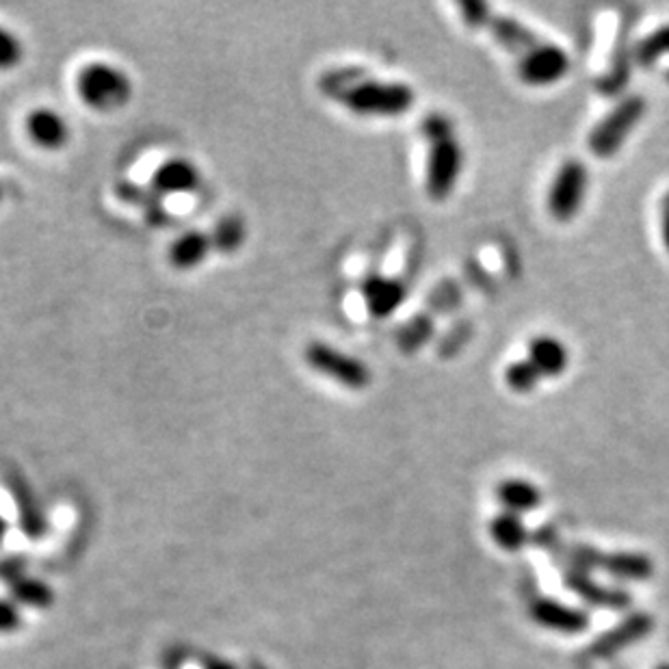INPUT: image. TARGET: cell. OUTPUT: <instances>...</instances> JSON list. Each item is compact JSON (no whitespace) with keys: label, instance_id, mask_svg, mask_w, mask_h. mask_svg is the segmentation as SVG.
<instances>
[{"label":"cell","instance_id":"cell-1","mask_svg":"<svg viewBox=\"0 0 669 669\" xmlns=\"http://www.w3.org/2000/svg\"><path fill=\"white\" fill-rule=\"evenodd\" d=\"M319 91L360 118H399L417 102L408 83L379 80L354 65L325 69L319 76Z\"/></svg>","mask_w":669,"mask_h":669},{"label":"cell","instance_id":"cell-2","mask_svg":"<svg viewBox=\"0 0 669 669\" xmlns=\"http://www.w3.org/2000/svg\"><path fill=\"white\" fill-rule=\"evenodd\" d=\"M423 137L429 143L427 152L425 191L433 202L451 197L462 176L464 150L453 134V123L442 114H431L421 123Z\"/></svg>","mask_w":669,"mask_h":669},{"label":"cell","instance_id":"cell-3","mask_svg":"<svg viewBox=\"0 0 669 669\" xmlns=\"http://www.w3.org/2000/svg\"><path fill=\"white\" fill-rule=\"evenodd\" d=\"M76 94L94 111L114 114L132 98V80L122 67L111 63L91 62L76 74Z\"/></svg>","mask_w":669,"mask_h":669},{"label":"cell","instance_id":"cell-4","mask_svg":"<svg viewBox=\"0 0 669 669\" xmlns=\"http://www.w3.org/2000/svg\"><path fill=\"white\" fill-rule=\"evenodd\" d=\"M557 561H565V565L583 568L587 572L592 570H603L608 576L617 581H648L655 574V563L648 554L644 552H603L598 548L583 547H563L557 554Z\"/></svg>","mask_w":669,"mask_h":669},{"label":"cell","instance_id":"cell-5","mask_svg":"<svg viewBox=\"0 0 669 669\" xmlns=\"http://www.w3.org/2000/svg\"><path fill=\"white\" fill-rule=\"evenodd\" d=\"M646 98L644 96H628L617 102L607 116L596 123L587 134V148L596 159H613L619 148L626 143L630 132L639 126L646 116Z\"/></svg>","mask_w":669,"mask_h":669},{"label":"cell","instance_id":"cell-6","mask_svg":"<svg viewBox=\"0 0 669 669\" xmlns=\"http://www.w3.org/2000/svg\"><path fill=\"white\" fill-rule=\"evenodd\" d=\"M304 360L314 373L354 392L366 390L373 381V370L363 360L323 341H312L305 345Z\"/></svg>","mask_w":669,"mask_h":669},{"label":"cell","instance_id":"cell-7","mask_svg":"<svg viewBox=\"0 0 669 669\" xmlns=\"http://www.w3.org/2000/svg\"><path fill=\"white\" fill-rule=\"evenodd\" d=\"M590 186V170L579 159H568L557 170L552 183L548 186L547 208L552 219L565 224L572 222L585 199Z\"/></svg>","mask_w":669,"mask_h":669},{"label":"cell","instance_id":"cell-8","mask_svg":"<svg viewBox=\"0 0 669 669\" xmlns=\"http://www.w3.org/2000/svg\"><path fill=\"white\" fill-rule=\"evenodd\" d=\"M516 65H518V76L525 85L547 87L561 80L570 72V57L561 46L544 40L533 53L516 62Z\"/></svg>","mask_w":669,"mask_h":669},{"label":"cell","instance_id":"cell-9","mask_svg":"<svg viewBox=\"0 0 669 669\" xmlns=\"http://www.w3.org/2000/svg\"><path fill=\"white\" fill-rule=\"evenodd\" d=\"M563 583L565 587L583 598L587 605L596 608H611V611H626L630 607L633 598L624 590H613L596 583L587 570L574 568V565H563Z\"/></svg>","mask_w":669,"mask_h":669},{"label":"cell","instance_id":"cell-10","mask_svg":"<svg viewBox=\"0 0 669 669\" xmlns=\"http://www.w3.org/2000/svg\"><path fill=\"white\" fill-rule=\"evenodd\" d=\"M652 630V617L646 613H635L628 619H624L622 624H617L615 628H611L605 635H601L585 652L583 657L590 661H601L608 659L622 650H626L628 646L637 644L639 639H644L648 633Z\"/></svg>","mask_w":669,"mask_h":669},{"label":"cell","instance_id":"cell-11","mask_svg":"<svg viewBox=\"0 0 669 669\" xmlns=\"http://www.w3.org/2000/svg\"><path fill=\"white\" fill-rule=\"evenodd\" d=\"M484 29L492 33L494 42L500 44L516 62H520L522 57L533 53L544 42L536 31H531L527 24L518 22L516 18H511L507 13L492 11Z\"/></svg>","mask_w":669,"mask_h":669},{"label":"cell","instance_id":"cell-12","mask_svg":"<svg viewBox=\"0 0 669 669\" xmlns=\"http://www.w3.org/2000/svg\"><path fill=\"white\" fill-rule=\"evenodd\" d=\"M529 615L538 626H542L547 630H554V633H563V635H576L590 626V617L585 611L568 607L552 598L533 601L529 605Z\"/></svg>","mask_w":669,"mask_h":669},{"label":"cell","instance_id":"cell-13","mask_svg":"<svg viewBox=\"0 0 669 669\" xmlns=\"http://www.w3.org/2000/svg\"><path fill=\"white\" fill-rule=\"evenodd\" d=\"M363 300L373 319H388L408 298V287L399 278L368 276L363 287Z\"/></svg>","mask_w":669,"mask_h":669},{"label":"cell","instance_id":"cell-14","mask_svg":"<svg viewBox=\"0 0 669 669\" xmlns=\"http://www.w3.org/2000/svg\"><path fill=\"white\" fill-rule=\"evenodd\" d=\"M202 183L199 170L186 159L165 161L152 176V191L157 195H179L193 193Z\"/></svg>","mask_w":669,"mask_h":669},{"label":"cell","instance_id":"cell-15","mask_svg":"<svg viewBox=\"0 0 669 669\" xmlns=\"http://www.w3.org/2000/svg\"><path fill=\"white\" fill-rule=\"evenodd\" d=\"M26 132L31 141L44 150H62L69 141V126L53 109H35L26 116Z\"/></svg>","mask_w":669,"mask_h":669},{"label":"cell","instance_id":"cell-16","mask_svg":"<svg viewBox=\"0 0 669 669\" xmlns=\"http://www.w3.org/2000/svg\"><path fill=\"white\" fill-rule=\"evenodd\" d=\"M213 251H215V244H213L211 230L208 233L188 230L170 245L168 260L179 271H191V269L199 267Z\"/></svg>","mask_w":669,"mask_h":669},{"label":"cell","instance_id":"cell-17","mask_svg":"<svg viewBox=\"0 0 669 669\" xmlns=\"http://www.w3.org/2000/svg\"><path fill=\"white\" fill-rule=\"evenodd\" d=\"M494 494L505 511H511L518 516L533 511L542 505V489L520 477L503 479L494 489Z\"/></svg>","mask_w":669,"mask_h":669},{"label":"cell","instance_id":"cell-18","mask_svg":"<svg viewBox=\"0 0 669 669\" xmlns=\"http://www.w3.org/2000/svg\"><path fill=\"white\" fill-rule=\"evenodd\" d=\"M527 358L542 373V377H559L570 365V354L565 345L554 336H536L529 343Z\"/></svg>","mask_w":669,"mask_h":669},{"label":"cell","instance_id":"cell-19","mask_svg":"<svg viewBox=\"0 0 669 669\" xmlns=\"http://www.w3.org/2000/svg\"><path fill=\"white\" fill-rule=\"evenodd\" d=\"M489 536L494 544L507 552H518L529 542V529L522 522V516L511 511H500L489 522Z\"/></svg>","mask_w":669,"mask_h":669},{"label":"cell","instance_id":"cell-20","mask_svg":"<svg viewBox=\"0 0 669 669\" xmlns=\"http://www.w3.org/2000/svg\"><path fill=\"white\" fill-rule=\"evenodd\" d=\"M118 195L122 197L123 202L134 204L137 208H141L145 219L152 226H163L168 222V213L163 211L161 195H157L152 188H143V186H137V184L126 183L118 186Z\"/></svg>","mask_w":669,"mask_h":669},{"label":"cell","instance_id":"cell-21","mask_svg":"<svg viewBox=\"0 0 669 669\" xmlns=\"http://www.w3.org/2000/svg\"><path fill=\"white\" fill-rule=\"evenodd\" d=\"M211 235H213V244H215L217 253H235L244 247L245 239H247L245 219L239 215H228L215 224Z\"/></svg>","mask_w":669,"mask_h":669},{"label":"cell","instance_id":"cell-22","mask_svg":"<svg viewBox=\"0 0 669 669\" xmlns=\"http://www.w3.org/2000/svg\"><path fill=\"white\" fill-rule=\"evenodd\" d=\"M666 55H669V24L650 31L633 48V57L641 67H650Z\"/></svg>","mask_w":669,"mask_h":669},{"label":"cell","instance_id":"cell-23","mask_svg":"<svg viewBox=\"0 0 669 669\" xmlns=\"http://www.w3.org/2000/svg\"><path fill=\"white\" fill-rule=\"evenodd\" d=\"M542 373L536 368V365L525 358V360H516L505 368V384L509 390L518 392V395H527L533 392L540 381H542Z\"/></svg>","mask_w":669,"mask_h":669},{"label":"cell","instance_id":"cell-24","mask_svg":"<svg viewBox=\"0 0 669 669\" xmlns=\"http://www.w3.org/2000/svg\"><path fill=\"white\" fill-rule=\"evenodd\" d=\"M431 334H433V323L427 316H417L408 325H403L397 341H399V347L406 354H412V352H419L423 347V343Z\"/></svg>","mask_w":669,"mask_h":669},{"label":"cell","instance_id":"cell-25","mask_svg":"<svg viewBox=\"0 0 669 669\" xmlns=\"http://www.w3.org/2000/svg\"><path fill=\"white\" fill-rule=\"evenodd\" d=\"M24 60V46L18 35L0 26V69H11Z\"/></svg>","mask_w":669,"mask_h":669},{"label":"cell","instance_id":"cell-26","mask_svg":"<svg viewBox=\"0 0 669 669\" xmlns=\"http://www.w3.org/2000/svg\"><path fill=\"white\" fill-rule=\"evenodd\" d=\"M457 9L462 13V20L471 26V29H484L487 18L492 15V7L482 0H462L457 2Z\"/></svg>","mask_w":669,"mask_h":669},{"label":"cell","instance_id":"cell-27","mask_svg":"<svg viewBox=\"0 0 669 669\" xmlns=\"http://www.w3.org/2000/svg\"><path fill=\"white\" fill-rule=\"evenodd\" d=\"M661 237L669 253V191L661 199Z\"/></svg>","mask_w":669,"mask_h":669},{"label":"cell","instance_id":"cell-28","mask_svg":"<svg viewBox=\"0 0 669 669\" xmlns=\"http://www.w3.org/2000/svg\"><path fill=\"white\" fill-rule=\"evenodd\" d=\"M11 624V608L0 603V628H7Z\"/></svg>","mask_w":669,"mask_h":669},{"label":"cell","instance_id":"cell-29","mask_svg":"<svg viewBox=\"0 0 669 669\" xmlns=\"http://www.w3.org/2000/svg\"><path fill=\"white\" fill-rule=\"evenodd\" d=\"M2 531H4V522H2V518H0V538H2Z\"/></svg>","mask_w":669,"mask_h":669},{"label":"cell","instance_id":"cell-30","mask_svg":"<svg viewBox=\"0 0 669 669\" xmlns=\"http://www.w3.org/2000/svg\"><path fill=\"white\" fill-rule=\"evenodd\" d=\"M657 669H669V663H663V666H659Z\"/></svg>","mask_w":669,"mask_h":669},{"label":"cell","instance_id":"cell-31","mask_svg":"<svg viewBox=\"0 0 669 669\" xmlns=\"http://www.w3.org/2000/svg\"><path fill=\"white\" fill-rule=\"evenodd\" d=\"M0 202H2V186H0Z\"/></svg>","mask_w":669,"mask_h":669}]
</instances>
